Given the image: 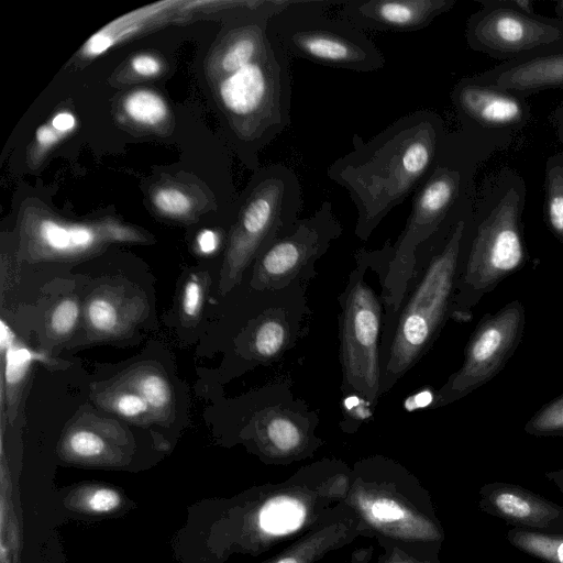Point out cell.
Segmentation results:
<instances>
[{
  "label": "cell",
  "instance_id": "cell-24",
  "mask_svg": "<svg viewBox=\"0 0 563 563\" xmlns=\"http://www.w3.org/2000/svg\"><path fill=\"white\" fill-rule=\"evenodd\" d=\"M98 402L119 416L131 420L141 419L147 413L151 415L145 399L130 389L103 393L98 396Z\"/></svg>",
  "mask_w": 563,
  "mask_h": 563
},
{
  "label": "cell",
  "instance_id": "cell-32",
  "mask_svg": "<svg viewBox=\"0 0 563 563\" xmlns=\"http://www.w3.org/2000/svg\"><path fill=\"white\" fill-rule=\"evenodd\" d=\"M66 134L56 130L51 123L43 124L35 132L36 150L45 153Z\"/></svg>",
  "mask_w": 563,
  "mask_h": 563
},
{
  "label": "cell",
  "instance_id": "cell-20",
  "mask_svg": "<svg viewBox=\"0 0 563 563\" xmlns=\"http://www.w3.org/2000/svg\"><path fill=\"white\" fill-rule=\"evenodd\" d=\"M508 539L516 548L548 563H563V533L514 529Z\"/></svg>",
  "mask_w": 563,
  "mask_h": 563
},
{
  "label": "cell",
  "instance_id": "cell-39",
  "mask_svg": "<svg viewBox=\"0 0 563 563\" xmlns=\"http://www.w3.org/2000/svg\"><path fill=\"white\" fill-rule=\"evenodd\" d=\"M276 563H297V561L294 558H284Z\"/></svg>",
  "mask_w": 563,
  "mask_h": 563
},
{
  "label": "cell",
  "instance_id": "cell-34",
  "mask_svg": "<svg viewBox=\"0 0 563 563\" xmlns=\"http://www.w3.org/2000/svg\"><path fill=\"white\" fill-rule=\"evenodd\" d=\"M219 235L209 229L202 230L197 236V245L201 253L211 254L219 246Z\"/></svg>",
  "mask_w": 563,
  "mask_h": 563
},
{
  "label": "cell",
  "instance_id": "cell-35",
  "mask_svg": "<svg viewBox=\"0 0 563 563\" xmlns=\"http://www.w3.org/2000/svg\"><path fill=\"white\" fill-rule=\"evenodd\" d=\"M51 124L56 130L67 134L75 128L76 119L70 112L63 111L54 115L51 120Z\"/></svg>",
  "mask_w": 563,
  "mask_h": 563
},
{
  "label": "cell",
  "instance_id": "cell-9",
  "mask_svg": "<svg viewBox=\"0 0 563 563\" xmlns=\"http://www.w3.org/2000/svg\"><path fill=\"white\" fill-rule=\"evenodd\" d=\"M526 325L521 301L512 300L477 323L461 367L437 390L432 407L455 402L493 379L519 346Z\"/></svg>",
  "mask_w": 563,
  "mask_h": 563
},
{
  "label": "cell",
  "instance_id": "cell-4",
  "mask_svg": "<svg viewBox=\"0 0 563 563\" xmlns=\"http://www.w3.org/2000/svg\"><path fill=\"white\" fill-rule=\"evenodd\" d=\"M301 210V185L289 166L272 164L257 170L229 232L219 295H230L249 277L256 257L299 219Z\"/></svg>",
  "mask_w": 563,
  "mask_h": 563
},
{
  "label": "cell",
  "instance_id": "cell-21",
  "mask_svg": "<svg viewBox=\"0 0 563 563\" xmlns=\"http://www.w3.org/2000/svg\"><path fill=\"white\" fill-rule=\"evenodd\" d=\"M3 379L8 399L15 395L24 382L31 365L36 361H45L46 356L20 344L18 341L3 353Z\"/></svg>",
  "mask_w": 563,
  "mask_h": 563
},
{
  "label": "cell",
  "instance_id": "cell-3",
  "mask_svg": "<svg viewBox=\"0 0 563 563\" xmlns=\"http://www.w3.org/2000/svg\"><path fill=\"white\" fill-rule=\"evenodd\" d=\"M218 79V100L232 135L255 167L258 152L290 123V57L273 33L256 57Z\"/></svg>",
  "mask_w": 563,
  "mask_h": 563
},
{
  "label": "cell",
  "instance_id": "cell-12",
  "mask_svg": "<svg viewBox=\"0 0 563 563\" xmlns=\"http://www.w3.org/2000/svg\"><path fill=\"white\" fill-rule=\"evenodd\" d=\"M454 0H349L340 16L361 30L413 32L449 11Z\"/></svg>",
  "mask_w": 563,
  "mask_h": 563
},
{
  "label": "cell",
  "instance_id": "cell-31",
  "mask_svg": "<svg viewBox=\"0 0 563 563\" xmlns=\"http://www.w3.org/2000/svg\"><path fill=\"white\" fill-rule=\"evenodd\" d=\"M119 503V495L114 490L107 488L96 490L88 500L90 509L98 512L112 510Z\"/></svg>",
  "mask_w": 563,
  "mask_h": 563
},
{
  "label": "cell",
  "instance_id": "cell-29",
  "mask_svg": "<svg viewBox=\"0 0 563 563\" xmlns=\"http://www.w3.org/2000/svg\"><path fill=\"white\" fill-rule=\"evenodd\" d=\"M205 289L199 277L192 275L184 285L181 294V312L186 319H196L203 303Z\"/></svg>",
  "mask_w": 563,
  "mask_h": 563
},
{
  "label": "cell",
  "instance_id": "cell-6",
  "mask_svg": "<svg viewBox=\"0 0 563 563\" xmlns=\"http://www.w3.org/2000/svg\"><path fill=\"white\" fill-rule=\"evenodd\" d=\"M367 250L355 253V266L338 297L339 360L342 371L341 390L375 408L380 395V338L384 320L382 295L368 285Z\"/></svg>",
  "mask_w": 563,
  "mask_h": 563
},
{
  "label": "cell",
  "instance_id": "cell-37",
  "mask_svg": "<svg viewBox=\"0 0 563 563\" xmlns=\"http://www.w3.org/2000/svg\"><path fill=\"white\" fill-rule=\"evenodd\" d=\"M548 476L552 478L563 490V470L555 473H550Z\"/></svg>",
  "mask_w": 563,
  "mask_h": 563
},
{
  "label": "cell",
  "instance_id": "cell-17",
  "mask_svg": "<svg viewBox=\"0 0 563 563\" xmlns=\"http://www.w3.org/2000/svg\"><path fill=\"white\" fill-rule=\"evenodd\" d=\"M142 396L148 404L151 416L166 420L172 411L173 396L167 378L150 366L131 369L119 384Z\"/></svg>",
  "mask_w": 563,
  "mask_h": 563
},
{
  "label": "cell",
  "instance_id": "cell-16",
  "mask_svg": "<svg viewBox=\"0 0 563 563\" xmlns=\"http://www.w3.org/2000/svg\"><path fill=\"white\" fill-rule=\"evenodd\" d=\"M496 85L506 89L563 86V54L541 56L504 71Z\"/></svg>",
  "mask_w": 563,
  "mask_h": 563
},
{
  "label": "cell",
  "instance_id": "cell-36",
  "mask_svg": "<svg viewBox=\"0 0 563 563\" xmlns=\"http://www.w3.org/2000/svg\"><path fill=\"white\" fill-rule=\"evenodd\" d=\"M0 347L3 353L7 349L16 342V338L10 327L1 320L0 322Z\"/></svg>",
  "mask_w": 563,
  "mask_h": 563
},
{
  "label": "cell",
  "instance_id": "cell-28",
  "mask_svg": "<svg viewBox=\"0 0 563 563\" xmlns=\"http://www.w3.org/2000/svg\"><path fill=\"white\" fill-rule=\"evenodd\" d=\"M155 207L169 217H184L191 210L190 198L173 187L159 188L153 195Z\"/></svg>",
  "mask_w": 563,
  "mask_h": 563
},
{
  "label": "cell",
  "instance_id": "cell-18",
  "mask_svg": "<svg viewBox=\"0 0 563 563\" xmlns=\"http://www.w3.org/2000/svg\"><path fill=\"white\" fill-rule=\"evenodd\" d=\"M121 300L108 291L92 295L86 303L85 318L89 330L98 336H114L129 324Z\"/></svg>",
  "mask_w": 563,
  "mask_h": 563
},
{
  "label": "cell",
  "instance_id": "cell-7",
  "mask_svg": "<svg viewBox=\"0 0 563 563\" xmlns=\"http://www.w3.org/2000/svg\"><path fill=\"white\" fill-rule=\"evenodd\" d=\"M519 202V195L508 191L467 245L464 238L451 311L454 321H470L479 300L525 264Z\"/></svg>",
  "mask_w": 563,
  "mask_h": 563
},
{
  "label": "cell",
  "instance_id": "cell-30",
  "mask_svg": "<svg viewBox=\"0 0 563 563\" xmlns=\"http://www.w3.org/2000/svg\"><path fill=\"white\" fill-rule=\"evenodd\" d=\"M368 514L377 521L390 523L402 520L406 517L405 509L390 499H377L369 504Z\"/></svg>",
  "mask_w": 563,
  "mask_h": 563
},
{
  "label": "cell",
  "instance_id": "cell-22",
  "mask_svg": "<svg viewBox=\"0 0 563 563\" xmlns=\"http://www.w3.org/2000/svg\"><path fill=\"white\" fill-rule=\"evenodd\" d=\"M123 109L131 120L143 125H157L168 115L165 100L148 89L130 92L123 101Z\"/></svg>",
  "mask_w": 563,
  "mask_h": 563
},
{
  "label": "cell",
  "instance_id": "cell-26",
  "mask_svg": "<svg viewBox=\"0 0 563 563\" xmlns=\"http://www.w3.org/2000/svg\"><path fill=\"white\" fill-rule=\"evenodd\" d=\"M80 309L76 299L66 297L53 308L48 324L54 335L63 338L69 335L79 320Z\"/></svg>",
  "mask_w": 563,
  "mask_h": 563
},
{
  "label": "cell",
  "instance_id": "cell-14",
  "mask_svg": "<svg viewBox=\"0 0 563 563\" xmlns=\"http://www.w3.org/2000/svg\"><path fill=\"white\" fill-rule=\"evenodd\" d=\"M488 511L520 527L563 533V508L521 487L489 484Z\"/></svg>",
  "mask_w": 563,
  "mask_h": 563
},
{
  "label": "cell",
  "instance_id": "cell-40",
  "mask_svg": "<svg viewBox=\"0 0 563 563\" xmlns=\"http://www.w3.org/2000/svg\"><path fill=\"white\" fill-rule=\"evenodd\" d=\"M556 9H558L559 12L563 13V1L558 3Z\"/></svg>",
  "mask_w": 563,
  "mask_h": 563
},
{
  "label": "cell",
  "instance_id": "cell-10",
  "mask_svg": "<svg viewBox=\"0 0 563 563\" xmlns=\"http://www.w3.org/2000/svg\"><path fill=\"white\" fill-rule=\"evenodd\" d=\"M243 432L280 455L305 451L317 441L318 412L297 397L287 379L273 380L252 393L243 412Z\"/></svg>",
  "mask_w": 563,
  "mask_h": 563
},
{
  "label": "cell",
  "instance_id": "cell-25",
  "mask_svg": "<svg viewBox=\"0 0 563 563\" xmlns=\"http://www.w3.org/2000/svg\"><path fill=\"white\" fill-rule=\"evenodd\" d=\"M547 218L552 232L563 241V167L560 166L548 173Z\"/></svg>",
  "mask_w": 563,
  "mask_h": 563
},
{
  "label": "cell",
  "instance_id": "cell-11",
  "mask_svg": "<svg viewBox=\"0 0 563 563\" xmlns=\"http://www.w3.org/2000/svg\"><path fill=\"white\" fill-rule=\"evenodd\" d=\"M141 239L135 230L117 222L67 223L44 217L25 223L23 229L24 253L34 262L78 260L108 243Z\"/></svg>",
  "mask_w": 563,
  "mask_h": 563
},
{
  "label": "cell",
  "instance_id": "cell-23",
  "mask_svg": "<svg viewBox=\"0 0 563 563\" xmlns=\"http://www.w3.org/2000/svg\"><path fill=\"white\" fill-rule=\"evenodd\" d=\"M525 431L536 437L563 435V394L543 405L527 421Z\"/></svg>",
  "mask_w": 563,
  "mask_h": 563
},
{
  "label": "cell",
  "instance_id": "cell-13",
  "mask_svg": "<svg viewBox=\"0 0 563 563\" xmlns=\"http://www.w3.org/2000/svg\"><path fill=\"white\" fill-rule=\"evenodd\" d=\"M473 43L493 51L522 52L548 44L561 37V31L512 10H495L470 29Z\"/></svg>",
  "mask_w": 563,
  "mask_h": 563
},
{
  "label": "cell",
  "instance_id": "cell-1",
  "mask_svg": "<svg viewBox=\"0 0 563 563\" xmlns=\"http://www.w3.org/2000/svg\"><path fill=\"white\" fill-rule=\"evenodd\" d=\"M444 141L441 118L430 110L407 113L368 140L352 136L328 177L346 189L356 209L354 233L367 241L378 224L431 170Z\"/></svg>",
  "mask_w": 563,
  "mask_h": 563
},
{
  "label": "cell",
  "instance_id": "cell-19",
  "mask_svg": "<svg viewBox=\"0 0 563 563\" xmlns=\"http://www.w3.org/2000/svg\"><path fill=\"white\" fill-rule=\"evenodd\" d=\"M305 517L306 508L301 501L289 496H277L261 508L258 523L267 533L287 534L297 530Z\"/></svg>",
  "mask_w": 563,
  "mask_h": 563
},
{
  "label": "cell",
  "instance_id": "cell-27",
  "mask_svg": "<svg viewBox=\"0 0 563 563\" xmlns=\"http://www.w3.org/2000/svg\"><path fill=\"white\" fill-rule=\"evenodd\" d=\"M67 444L71 452L81 457L98 456L106 449V442L100 433L85 426L75 427L69 431Z\"/></svg>",
  "mask_w": 563,
  "mask_h": 563
},
{
  "label": "cell",
  "instance_id": "cell-5",
  "mask_svg": "<svg viewBox=\"0 0 563 563\" xmlns=\"http://www.w3.org/2000/svg\"><path fill=\"white\" fill-rule=\"evenodd\" d=\"M334 0H296L283 13L274 16L271 29L289 57L357 73L382 69L383 52L365 32L345 19L324 13Z\"/></svg>",
  "mask_w": 563,
  "mask_h": 563
},
{
  "label": "cell",
  "instance_id": "cell-15",
  "mask_svg": "<svg viewBox=\"0 0 563 563\" xmlns=\"http://www.w3.org/2000/svg\"><path fill=\"white\" fill-rule=\"evenodd\" d=\"M453 100L464 115L484 124H511L522 114L520 103L511 96L472 82L459 85Z\"/></svg>",
  "mask_w": 563,
  "mask_h": 563
},
{
  "label": "cell",
  "instance_id": "cell-2",
  "mask_svg": "<svg viewBox=\"0 0 563 563\" xmlns=\"http://www.w3.org/2000/svg\"><path fill=\"white\" fill-rule=\"evenodd\" d=\"M460 219L416 251L412 275L398 309L383 320L380 395L387 394L433 346L451 319L466 233Z\"/></svg>",
  "mask_w": 563,
  "mask_h": 563
},
{
  "label": "cell",
  "instance_id": "cell-38",
  "mask_svg": "<svg viewBox=\"0 0 563 563\" xmlns=\"http://www.w3.org/2000/svg\"><path fill=\"white\" fill-rule=\"evenodd\" d=\"M515 4H517L520 9L525 10L526 12H531L532 10L530 1L520 0L516 1Z\"/></svg>",
  "mask_w": 563,
  "mask_h": 563
},
{
  "label": "cell",
  "instance_id": "cell-8",
  "mask_svg": "<svg viewBox=\"0 0 563 563\" xmlns=\"http://www.w3.org/2000/svg\"><path fill=\"white\" fill-rule=\"evenodd\" d=\"M342 234L332 203L323 201L309 217L298 219L255 260L249 284L255 289H279L300 282L308 286L317 275L316 263Z\"/></svg>",
  "mask_w": 563,
  "mask_h": 563
},
{
  "label": "cell",
  "instance_id": "cell-33",
  "mask_svg": "<svg viewBox=\"0 0 563 563\" xmlns=\"http://www.w3.org/2000/svg\"><path fill=\"white\" fill-rule=\"evenodd\" d=\"M132 69L140 76L152 77L161 71L159 60L148 54H140L131 60Z\"/></svg>",
  "mask_w": 563,
  "mask_h": 563
}]
</instances>
